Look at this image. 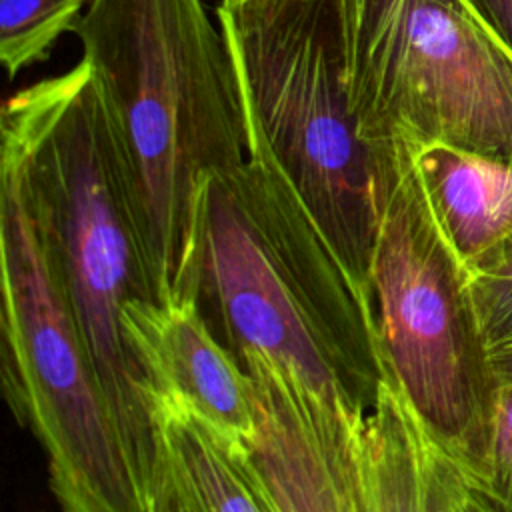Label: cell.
Here are the masks:
<instances>
[{
	"mask_svg": "<svg viewBox=\"0 0 512 512\" xmlns=\"http://www.w3.org/2000/svg\"><path fill=\"white\" fill-rule=\"evenodd\" d=\"M248 126V158L200 184L196 306L238 364L258 354L316 404L362 418L384 380L368 298Z\"/></svg>",
	"mask_w": 512,
	"mask_h": 512,
	"instance_id": "cell-1",
	"label": "cell"
},
{
	"mask_svg": "<svg viewBox=\"0 0 512 512\" xmlns=\"http://www.w3.org/2000/svg\"><path fill=\"white\" fill-rule=\"evenodd\" d=\"M72 34L124 152L156 302H196V202L250 154L240 76L204 0H88Z\"/></svg>",
	"mask_w": 512,
	"mask_h": 512,
	"instance_id": "cell-2",
	"label": "cell"
},
{
	"mask_svg": "<svg viewBox=\"0 0 512 512\" xmlns=\"http://www.w3.org/2000/svg\"><path fill=\"white\" fill-rule=\"evenodd\" d=\"M2 180L24 200L146 496L158 400L126 328L132 300L154 298L136 240L120 138L80 58L8 96Z\"/></svg>",
	"mask_w": 512,
	"mask_h": 512,
	"instance_id": "cell-3",
	"label": "cell"
},
{
	"mask_svg": "<svg viewBox=\"0 0 512 512\" xmlns=\"http://www.w3.org/2000/svg\"><path fill=\"white\" fill-rule=\"evenodd\" d=\"M216 18L248 116L366 294L394 140L368 146L358 136L334 0H220Z\"/></svg>",
	"mask_w": 512,
	"mask_h": 512,
	"instance_id": "cell-4",
	"label": "cell"
},
{
	"mask_svg": "<svg viewBox=\"0 0 512 512\" xmlns=\"http://www.w3.org/2000/svg\"><path fill=\"white\" fill-rule=\"evenodd\" d=\"M366 294L384 380L402 396L426 440L482 480L498 382L472 274L436 224L414 144L404 140H394Z\"/></svg>",
	"mask_w": 512,
	"mask_h": 512,
	"instance_id": "cell-5",
	"label": "cell"
},
{
	"mask_svg": "<svg viewBox=\"0 0 512 512\" xmlns=\"http://www.w3.org/2000/svg\"><path fill=\"white\" fill-rule=\"evenodd\" d=\"M368 144H446L512 166V54L464 0H334Z\"/></svg>",
	"mask_w": 512,
	"mask_h": 512,
	"instance_id": "cell-6",
	"label": "cell"
},
{
	"mask_svg": "<svg viewBox=\"0 0 512 512\" xmlns=\"http://www.w3.org/2000/svg\"><path fill=\"white\" fill-rule=\"evenodd\" d=\"M0 276L4 396L46 454L60 512H148L36 224L4 180Z\"/></svg>",
	"mask_w": 512,
	"mask_h": 512,
	"instance_id": "cell-7",
	"label": "cell"
},
{
	"mask_svg": "<svg viewBox=\"0 0 512 512\" xmlns=\"http://www.w3.org/2000/svg\"><path fill=\"white\" fill-rule=\"evenodd\" d=\"M252 384L256 432L234 450L272 512H356L350 448L360 420L332 414L258 354L240 360Z\"/></svg>",
	"mask_w": 512,
	"mask_h": 512,
	"instance_id": "cell-8",
	"label": "cell"
},
{
	"mask_svg": "<svg viewBox=\"0 0 512 512\" xmlns=\"http://www.w3.org/2000/svg\"><path fill=\"white\" fill-rule=\"evenodd\" d=\"M126 328L158 402L178 400L234 450L252 440L250 378L212 334L196 302L132 300Z\"/></svg>",
	"mask_w": 512,
	"mask_h": 512,
	"instance_id": "cell-9",
	"label": "cell"
},
{
	"mask_svg": "<svg viewBox=\"0 0 512 512\" xmlns=\"http://www.w3.org/2000/svg\"><path fill=\"white\" fill-rule=\"evenodd\" d=\"M148 512H272L234 450L172 398L156 410Z\"/></svg>",
	"mask_w": 512,
	"mask_h": 512,
	"instance_id": "cell-10",
	"label": "cell"
},
{
	"mask_svg": "<svg viewBox=\"0 0 512 512\" xmlns=\"http://www.w3.org/2000/svg\"><path fill=\"white\" fill-rule=\"evenodd\" d=\"M414 162L436 224L470 268L512 228V166L446 144L414 146Z\"/></svg>",
	"mask_w": 512,
	"mask_h": 512,
	"instance_id": "cell-11",
	"label": "cell"
},
{
	"mask_svg": "<svg viewBox=\"0 0 512 512\" xmlns=\"http://www.w3.org/2000/svg\"><path fill=\"white\" fill-rule=\"evenodd\" d=\"M350 488L356 512H428L424 436L386 380L354 432Z\"/></svg>",
	"mask_w": 512,
	"mask_h": 512,
	"instance_id": "cell-12",
	"label": "cell"
},
{
	"mask_svg": "<svg viewBox=\"0 0 512 512\" xmlns=\"http://www.w3.org/2000/svg\"><path fill=\"white\" fill-rule=\"evenodd\" d=\"M88 0H0V60L8 80L46 60Z\"/></svg>",
	"mask_w": 512,
	"mask_h": 512,
	"instance_id": "cell-13",
	"label": "cell"
},
{
	"mask_svg": "<svg viewBox=\"0 0 512 512\" xmlns=\"http://www.w3.org/2000/svg\"><path fill=\"white\" fill-rule=\"evenodd\" d=\"M424 462L428 512H508L472 474L428 442L426 436Z\"/></svg>",
	"mask_w": 512,
	"mask_h": 512,
	"instance_id": "cell-14",
	"label": "cell"
},
{
	"mask_svg": "<svg viewBox=\"0 0 512 512\" xmlns=\"http://www.w3.org/2000/svg\"><path fill=\"white\" fill-rule=\"evenodd\" d=\"M472 294L496 382L512 376V280L474 276Z\"/></svg>",
	"mask_w": 512,
	"mask_h": 512,
	"instance_id": "cell-15",
	"label": "cell"
},
{
	"mask_svg": "<svg viewBox=\"0 0 512 512\" xmlns=\"http://www.w3.org/2000/svg\"><path fill=\"white\" fill-rule=\"evenodd\" d=\"M478 482L504 510L512 512V376L496 384L488 466L484 478Z\"/></svg>",
	"mask_w": 512,
	"mask_h": 512,
	"instance_id": "cell-16",
	"label": "cell"
},
{
	"mask_svg": "<svg viewBox=\"0 0 512 512\" xmlns=\"http://www.w3.org/2000/svg\"><path fill=\"white\" fill-rule=\"evenodd\" d=\"M512 54V0H464Z\"/></svg>",
	"mask_w": 512,
	"mask_h": 512,
	"instance_id": "cell-17",
	"label": "cell"
},
{
	"mask_svg": "<svg viewBox=\"0 0 512 512\" xmlns=\"http://www.w3.org/2000/svg\"><path fill=\"white\" fill-rule=\"evenodd\" d=\"M474 276L512 280V228L490 246L470 268Z\"/></svg>",
	"mask_w": 512,
	"mask_h": 512,
	"instance_id": "cell-18",
	"label": "cell"
}]
</instances>
